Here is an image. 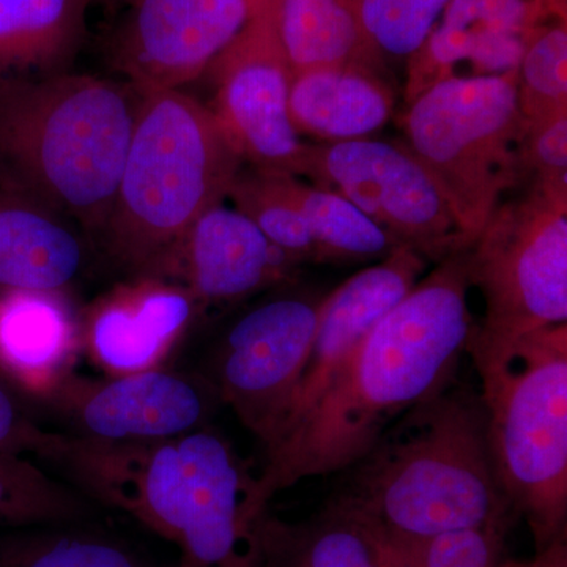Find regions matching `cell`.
Here are the masks:
<instances>
[{
	"mask_svg": "<svg viewBox=\"0 0 567 567\" xmlns=\"http://www.w3.org/2000/svg\"><path fill=\"white\" fill-rule=\"evenodd\" d=\"M470 289L466 248L440 260L369 330L311 412L265 447L260 507L306 477L347 472L399 417L454 382L475 327Z\"/></svg>",
	"mask_w": 567,
	"mask_h": 567,
	"instance_id": "cell-1",
	"label": "cell"
},
{
	"mask_svg": "<svg viewBox=\"0 0 567 567\" xmlns=\"http://www.w3.org/2000/svg\"><path fill=\"white\" fill-rule=\"evenodd\" d=\"M61 465L102 502L182 548L197 567H265L274 518L256 476L205 427L158 442L70 436Z\"/></svg>",
	"mask_w": 567,
	"mask_h": 567,
	"instance_id": "cell-2",
	"label": "cell"
},
{
	"mask_svg": "<svg viewBox=\"0 0 567 567\" xmlns=\"http://www.w3.org/2000/svg\"><path fill=\"white\" fill-rule=\"evenodd\" d=\"M338 498L386 539L509 527L481 395L451 383L399 417L349 468Z\"/></svg>",
	"mask_w": 567,
	"mask_h": 567,
	"instance_id": "cell-3",
	"label": "cell"
},
{
	"mask_svg": "<svg viewBox=\"0 0 567 567\" xmlns=\"http://www.w3.org/2000/svg\"><path fill=\"white\" fill-rule=\"evenodd\" d=\"M140 99L89 74L0 82V178L103 234Z\"/></svg>",
	"mask_w": 567,
	"mask_h": 567,
	"instance_id": "cell-4",
	"label": "cell"
},
{
	"mask_svg": "<svg viewBox=\"0 0 567 567\" xmlns=\"http://www.w3.org/2000/svg\"><path fill=\"white\" fill-rule=\"evenodd\" d=\"M140 93L132 142L103 230L112 256L136 275L204 212L227 199L245 164L199 100L182 91Z\"/></svg>",
	"mask_w": 567,
	"mask_h": 567,
	"instance_id": "cell-5",
	"label": "cell"
},
{
	"mask_svg": "<svg viewBox=\"0 0 567 567\" xmlns=\"http://www.w3.org/2000/svg\"><path fill=\"white\" fill-rule=\"evenodd\" d=\"M496 480L528 520L537 550L565 543L567 323L473 360Z\"/></svg>",
	"mask_w": 567,
	"mask_h": 567,
	"instance_id": "cell-6",
	"label": "cell"
},
{
	"mask_svg": "<svg viewBox=\"0 0 567 567\" xmlns=\"http://www.w3.org/2000/svg\"><path fill=\"white\" fill-rule=\"evenodd\" d=\"M402 130L472 245L522 182L517 70L436 82L409 103Z\"/></svg>",
	"mask_w": 567,
	"mask_h": 567,
	"instance_id": "cell-7",
	"label": "cell"
},
{
	"mask_svg": "<svg viewBox=\"0 0 567 567\" xmlns=\"http://www.w3.org/2000/svg\"><path fill=\"white\" fill-rule=\"evenodd\" d=\"M468 275L484 298L472 360L567 323V203L529 188L499 204L468 246Z\"/></svg>",
	"mask_w": 567,
	"mask_h": 567,
	"instance_id": "cell-8",
	"label": "cell"
},
{
	"mask_svg": "<svg viewBox=\"0 0 567 567\" xmlns=\"http://www.w3.org/2000/svg\"><path fill=\"white\" fill-rule=\"evenodd\" d=\"M305 177L344 196L395 244L429 262L470 246L434 178L404 142L309 144Z\"/></svg>",
	"mask_w": 567,
	"mask_h": 567,
	"instance_id": "cell-9",
	"label": "cell"
},
{
	"mask_svg": "<svg viewBox=\"0 0 567 567\" xmlns=\"http://www.w3.org/2000/svg\"><path fill=\"white\" fill-rule=\"evenodd\" d=\"M205 73L210 107L244 163L305 177L308 142L289 115L293 74L278 25V0H260L245 28Z\"/></svg>",
	"mask_w": 567,
	"mask_h": 567,
	"instance_id": "cell-10",
	"label": "cell"
},
{
	"mask_svg": "<svg viewBox=\"0 0 567 567\" xmlns=\"http://www.w3.org/2000/svg\"><path fill=\"white\" fill-rule=\"evenodd\" d=\"M322 298L282 297L256 306L224 338L216 365L219 401L265 446L286 420L315 342Z\"/></svg>",
	"mask_w": 567,
	"mask_h": 567,
	"instance_id": "cell-11",
	"label": "cell"
},
{
	"mask_svg": "<svg viewBox=\"0 0 567 567\" xmlns=\"http://www.w3.org/2000/svg\"><path fill=\"white\" fill-rule=\"evenodd\" d=\"M259 2L140 0L112 35V65L136 91H181L205 74Z\"/></svg>",
	"mask_w": 567,
	"mask_h": 567,
	"instance_id": "cell-12",
	"label": "cell"
},
{
	"mask_svg": "<svg viewBox=\"0 0 567 567\" xmlns=\"http://www.w3.org/2000/svg\"><path fill=\"white\" fill-rule=\"evenodd\" d=\"M298 265L237 208L204 212L137 275L178 284L199 306L235 305L289 281Z\"/></svg>",
	"mask_w": 567,
	"mask_h": 567,
	"instance_id": "cell-13",
	"label": "cell"
},
{
	"mask_svg": "<svg viewBox=\"0 0 567 567\" xmlns=\"http://www.w3.org/2000/svg\"><path fill=\"white\" fill-rule=\"evenodd\" d=\"M216 398V388L159 368L104 382L71 375L48 402L66 415L78 436L140 443L203 429Z\"/></svg>",
	"mask_w": 567,
	"mask_h": 567,
	"instance_id": "cell-14",
	"label": "cell"
},
{
	"mask_svg": "<svg viewBox=\"0 0 567 567\" xmlns=\"http://www.w3.org/2000/svg\"><path fill=\"white\" fill-rule=\"evenodd\" d=\"M427 264L423 254L399 246L324 295L303 375L286 420L268 445L311 412L361 339L416 286Z\"/></svg>",
	"mask_w": 567,
	"mask_h": 567,
	"instance_id": "cell-15",
	"label": "cell"
},
{
	"mask_svg": "<svg viewBox=\"0 0 567 567\" xmlns=\"http://www.w3.org/2000/svg\"><path fill=\"white\" fill-rule=\"evenodd\" d=\"M199 305L178 284L136 275L95 301L81 322L82 347L110 377L159 369Z\"/></svg>",
	"mask_w": 567,
	"mask_h": 567,
	"instance_id": "cell-16",
	"label": "cell"
},
{
	"mask_svg": "<svg viewBox=\"0 0 567 567\" xmlns=\"http://www.w3.org/2000/svg\"><path fill=\"white\" fill-rule=\"evenodd\" d=\"M533 0H450L420 51L406 62L405 102L446 78L517 70L533 31L546 21Z\"/></svg>",
	"mask_w": 567,
	"mask_h": 567,
	"instance_id": "cell-17",
	"label": "cell"
},
{
	"mask_svg": "<svg viewBox=\"0 0 567 567\" xmlns=\"http://www.w3.org/2000/svg\"><path fill=\"white\" fill-rule=\"evenodd\" d=\"M81 322L62 290L0 292V379L37 399L73 375Z\"/></svg>",
	"mask_w": 567,
	"mask_h": 567,
	"instance_id": "cell-18",
	"label": "cell"
},
{
	"mask_svg": "<svg viewBox=\"0 0 567 567\" xmlns=\"http://www.w3.org/2000/svg\"><path fill=\"white\" fill-rule=\"evenodd\" d=\"M84 248L62 215L0 178V292L63 290Z\"/></svg>",
	"mask_w": 567,
	"mask_h": 567,
	"instance_id": "cell-19",
	"label": "cell"
},
{
	"mask_svg": "<svg viewBox=\"0 0 567 567\" xmlns=\"http://www.w3.org/2000/svg\"><path fill=\"white\" fill-rule=\"evenodd\" d=\"M393 110V89L371 66L309 70L290 84L293 128L319 144L371 137L390 121Z\"/></svg>",
	"mask_w": 567,
	"mask_h": 567,
	"instance_id": "cell-20",
	"label": "cell"
},
{
	"mask_svg": "<svg viewBox=\"0 0 567 567\" xmlns=\"http://www.w3.org/2000/svg\"><path fill=\"white\" fill-rule=\"evenodd\" d=\"M91 0H0V82L69 73Z\"/></svg>",
	"mask_w": 567,
	"mask_h": 567,
	"instance_id": "cell-21",
	"label": "cell"
},
{
	"mask_svg": "<svg viewBox=\"0 0 567 567\" xmlns=\"http://www.w3.org/2000/svg\"><path fill=\"white\" fill-rule=\"evenodd\" d=\"M265 567H386L382 535L344 499L300 525L271 522Z\"/></svg>",
	"mask_w": 567,
	"mask_h": 567,
	"instance_id": "cell-22",
	"label": "cell"
},
{
	"mask_svg": "<svg viewBox=\"0 0 567 567\" xmlns=\"http://www.w3.org/2000/svg\"><path fill=\"white\" fill-rule=\"evenodd\" d=\"M278 25L293 76L327 66L377 70L365 44L358 0H278Z\"/></svg>",
	"mask_w": 567,
	"mask_h": 567,
	"instance_id": "cell-23",
	"label": "cell"
},
{
	"mask_svg": "<svg viewBox=\"0 0 567 567\" xmlns=\"http://www.w3.org/2000/svg\"><path fill=\"white\" fill-rule=\"evenodd\" d=\"M287 186L311 230L320 264L380 260L399 248L385 230L333 189L309 185L290 174Z\"/></svg>",
	"mask_w": 567,
	"mask_h": 567,
	"instance_id": "cell-24",
	"label": "cell"
},
{
	"mask_svg": "<svg viewBox=\"0 0 567 567\" xmlns=\"http://www.w3.org/2000/svg\"><path fill=\"white\" fill-rule=\"evenodd\" d=\"M287 175L251 166L241 167L235 175L227 199L233 200L234 208L248 216L268 240L282 249L298 267L320 264L311 230L290 196Z\"/></svg>",
	"mask_w": 567,
	"mask_h": 567,
	"instance_id": "cell-25",
	"label": "cell"
},
{
	"mask_svg": "<svg viewBox=\"0 0 567 567\" xmlns=\"http://www.w3.org/2000/svg\"><path fill=\"white\" fill-rule=\"evenodd\" d=\"M522 126L567 111V20H546L533 31L517 66Z\"/></svg>",
	"mask_w": 567,
	"mask_h": 567,
	"instance_id": "cell-26",
	"label": "cell"
},
{
	"mask_svg": "<svg viewBox=\"0 0 567 567\" xmlns=\"http://www.w3.org/2000/svg\"><path fill=\"white\" fill-rule=\"evenodd\" d=\"M450 0H358L365 44L377 70L420 51Z\"/></svg>",
	"mask_w": 567,
	"mask_h": 567,
	"instance_id": "cell-27",
	"label": "cell"
},
{
	"mask_svg": "<svg viewBox=\"0 0 567 567\" xmlns=\"http://www.w3.org/2000/svg\"><path fill=\"white\" fill-rule=\"evenodd\" d=\"M84 513V503L24 457L0 454V527L61 524Z\"/></svg>",
	"mask_w": 567,
	"mask_h": 567,
	"instance_id": "cell-28",
	"label": "cell"
},
{
	"mask_svg": "<svg viewBox=\"0 0 567 567\" xmlns=\"http://www.w3.org/2000/svg\"><path fill=\"white\" fill-rule=\"evenodd\" d=\"M502 528L464 529L423 539H386V567H532L505 558Z\"/></svg>",
	"mask_w": 567,
	"mask_h": 567,
	"instance_id": "cell-29",
	"label": "cell"
},
{
	"mask_svg": "<svg viewBox=\"0 0 567 567\" xmlns=\"http://www.w3.org/2000/svg\"><path fill=\"white\" fill-rule=\"evenodd\" d=\"M2 567H145L121 544L89 535L35 537L11 550Z\"/></svg>",
	"mask_w": 567,
	"mask_h": 567,
	"instance_id": "cell-30",
	"label": "cell"
},
{
	"mask_svg": "<svg viewBox=\"0 0 567 567\" xmlns=\"http://www.w3.org/2000/svg\"><path fill=\"white\" fill-rule=\"evenodd\" d=\"M522 178L548 199L567 203V111L522 126Z\"/></svg>",
	"mask_w": 567,
	"mask_h": 567,
	"instance_id": "cell-31",
	"label": "cell"
},
{
	"mask_svg": "<svg viewBox=\"0 0 567 567\" xmlns=\"http://www.w3.org/2000/svg\"><path fill=\"white\" fill-rule=\"evenodd\" d=\"M70 435L52 434L39 427L21 409L9 385L0 379V454L24 457L35 454L44 461L61 462Z\"/></svg>",
	"mask_w": 567,
	"mask_h": 567,
	"instance_id": "cell-32",
	"label": "cell"
},
{
	"mask_svg": "<svg viewBox=\"0 0 567 567\" xmlns=\"http://www.w3.org/2000/svg\"><path fill=\"white\" fill-rule=\"evenodd\" d=\"M532 567H566V546L565 543H557L548 547L547 550L540 551L533 559Z\"/></svg>",
	"mask_w": 567,
	"mask_h": 567,
	"instance_id": "cell-33",
	"label": "cell"
},
{
	"mask_svg": "<svg viewBox=\"0 0 567 567\" xmlns=\"http://www.w3.org/2000/svg\"><path fill=\"white\" fill-rule=\"evenodd\" d=\"M547 20H567V0H533Z\"/></svg>",
	"mask_w": 567,
	"mask_h": 567,
	"instance_id": "cell-34",
	"label": "cell"
},
{
	"mask_svg": "<svg viewBox=\"0 0 567 567\" xmlns=\"http://www.w3.org/2000/svg\"><path fill=\"white\" fill-rule=\"evenodd\" d=\"M100 3V6L106 7V9L115 10V9H130L134 3L140 2V0H91V3Z\"/></svg>",
	"mask_w": 567,
	"mask_h": 567,
	"instance_id": "cell-35",
	"label": "cell"
},
{
	"mask_svg": "<svg viewBox=\"0 0 567 567\" xmlns=\"http://www.w3.org/2000/svg\"><path fill=\"white\" fill-rule=\"evenodd\" d=\"M181 567H197V566L193 565V563L186 561V559H183Z\"/></svg>",
	"mask_w": 567,
	"mask_h": 567,
	"instance_id": "cell-36",
	"label": "cell"
}]
</instances>
